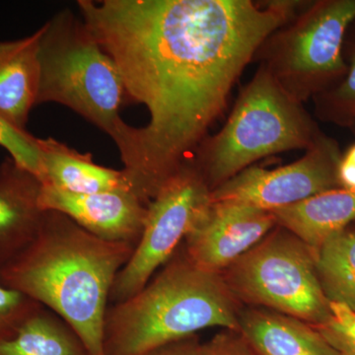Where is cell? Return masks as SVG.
I'll return each mask as SVG.
<instances>
[{"instance_id": "obj_1", "label": "cell", "mask_w": 355, "mask_h": 355, "mask_svg": "<svg viewBox=\"0 0 355 355\" xmlns=\"http://www.w3.org/2000/svg\"><path fill=\"white\" fill-rule=\"evenodd\" d=\"M302 1L79 0L81 18L120 70L149 121L120 151L146 205L191 160L261 43Z\"/></svg>"}, {"instance_id": "obj_2", "label": "cell", "mask_w": 355, "mask_h": 355, "mask_svg": "<svg viewBox=\"0 0 355 355\" xmlns=\"http://www.w3.org/2000/svg\"><path fill=\"white\" fill-rule=\"evenodd\" d=\"M135 248L105 241L69 216L46 210L36 237L0 272V284L53 311L73 329L90 355H104L110 294Z\"/></svg>"}, {"instance_id": "obj_3", "label": "cell", "mask_w": 355, "mask_h": 355, "mask_svg": "<svg viewBox=\"0 0 355 355\" xmlns=\"http://www.w3.org/2000/svg\"><path fill=\"white\" fill-rule=\"evenodd\" d=\"M178 250L141 291L109 306L104 355H144L214 327L238 331L240 302L220 273L202 270L184 247Z\"/></svg>"}, {"instance_id": "obj_4", "label": "cell", "mask_w": 355, "mask_h": 355, "mask_svg": "<svg viewBox=\"0 0 355 355\" xmlns=\"http://www.w3.org/2000/svg\"><path fill=\"white\" fill-rule=\"evenodd\" d=\"M322 135L303 104L259 64L225 125L202 140L191 161L212 191L261 159L307 150Z\"/></svg>"}, {"instance_id": "obj_5", "label": "cell", "mask_w": 355, "mask_h": 355, "mask_svg": "<svg viewBox=\"0 0 355 355\" xmlns=\"http://www.w3.org/2000/svg\"><path fill=\"white\" fill-rule=\"evenodd\" d=\"M41 28L37 105L71 109L111 137L120 151L132 127L121 116L127 94L116 62L71 11H60Z\"/></svg>"}, {"instance_id": "obj_6", "label": "cell", "mask_w": 355, "mask_h": 355, "mask_svg": "<svg viewBox=\"0 0 355 355\" xmlns=\"http://www.w3.org/2000/svg\"><path fill=\"white\" fill-rule=\"evenodd\" d=\"M355 21V0L308 2L259 46L253 62L263 65L301 104L331 90L347 73L343 43Z\"/></svg>"}, {"instance_id": "obj_7", "label": "cell", "mask_w": 355, "mask_h": 355, "mask_svg": "<svg viewBox=\"0 0 355 355\" xmlns=\"http://www.w3.org/2000/svg\"><path fill=\"white\" fill-rule=\"evenodd\" d=\"M240 303L266 308L317 327L331 318L314 250L277 225L220 272Z\"/></svg>"}, {"instance_id": "obj_8", "label": "cell", "mask_w": 355, "mask_h": 355, "mask_svg": "<svg viewBox=\"0 0 355 355\" xmlns=\"http://www.w3.org/2000/svg\"><path fill=\"white\" fill-rule=\"evenodd\" d=\"M210 202L209 187L193 163L187 161L147 205L141 237L116 275L110 302H123L141 291L174 256Z\"/></svg>"}, {"instance_id": "obj_9", "label": "cell", "mask_w": 355, "mask_h": 355, "mask_svg": "<svg viewBox=\"0 0 355 355\" xmlns=\"http://www.w3.org/2000/svg\"><path fill=\"white\" fill-rule=\"evenodd\" d=\"M342 153L338 144L323 135L291 164L275 169L251 166L211 191L212 202H239L272 210L295 205L338 186Z\"/></svg>"}, {"instance_id": "obj_10", "label": "cell", "mask_w": 355, "mask_h": 355, "mask_svg": "<svg viewBox=\"0 0 355 355\" xmlns=\"http://www.w3.org/2000/svg\"><path fill=\"white\" fill-rule=\"evenodd\" d=\"M268 210L239 202H210L184 242L195 265L220 273L277 226Z\"/></svg>"}, {"instance_id": "obj_11", "label": "cell", "mask_w": 355, "mask_h": 355, "mask_svg": "<svg viewBox=\"0 0 355 355\" xmlns=\"http://www.w3.org/2000/svg\"><path fill=\"white\" fill-rule=\"evenodd\" d=\"M40 205L69 216L105 241L137 246L144 231L147 205L132 191L77 195L42 184Z\"/></svg>"}, {"instance_id": "obj_12", "label": "cell", "mask_w": 355, "mask_h": 355, "mask_svg": "<svg viewBox=\"0 0 355 355\" xmlns=\"http://www.w3.org/2000/svg\"><path fill=\"white\" fill-rule=\"evenodd\" d=\"M41 182L10 157L0 164V272L36 237L44 211Z\"/></svg>"}, {"instance_id": "obj_13", "label": "cell", "mask_w": 355, "mask_h": 355, "mask_svg": "<svg viewBox=\"0 0 355 355\" xmlns=\"http://www.w3.org/2000/svg\"><path fill=\"white\" fill-rule=\"evenodd\" d=\"M238 331L259 355H340L312 324L266 308H241Z\"/></svg>"}, {"instance_id": "obj_14", "label": "cell", "mask_w": 355, "mask_h": 355, "mask_svg": "<svg viewBox=\"0 0 355 355\" xmlns=\"http://www.w3.org/2000/svg\"><path fill=\"white\" fill-rule=\"evenodd\" d=\"M42 28L25 38L0 42V120L21 132L37 106Z\"/></svg>"}, {"instance_id": "obj_15", "label": "cell", "mask_w": 355, "mask_h": 355, "mask_svg": "<svg viewBox=\"0 0 355 355\" xmlns=\"http://www.w3.org/2000/svg\"><path fill=\"white\" fill-rule=\"evenodd\" d=\"M42 184L77 195L130 190L121 170L96 164L90 153H80L53 139H39Z\"/></svg>"}, {"instance_id": "obj_16", "label": "cell", "mask_w": 355, "mask_h": 355, "mask_svg": "<svg viewBox=\"0 0 355 355\" xmlns=\"http://www.w3.org/2000/svg\"><path fill=\"white\" fill-rule=\"evenodd\" d=\"M270 212L277 225L316 252L355 220V191L331 189Z\"/></svg>"}, {"instance_id": "obj_17", "label": "cell", "mask_w": 355, "mask_h": 355, "mask_svg": "<svg viewBox=\"0 0 355 355\" xmlns=\"http://www.w3.org/2000/svg\"><path fill=\"white\" fill-rule=\"evenodd\" d=\"M0 355H90L67 322L42 306L10 338L0 340Z\"/></svg>"}, {"instance_id": "obj_18", "label": "cell", "mask_w": 355, "mask_h": 355, "mask_svg": "<svg viewBox=\"0 0 355 355\" xmlns=\"http://www.w3.org/2000/svg\"><path fill=\"white\" fill-rule=\"evenodd\" d=\"M315 254L327 298L355 308V231L347 228L334 235Z\"/></svg>"}, {"instance_id": "obj_19", "label": "cell", "mask_w": 355, "mask_h": 355, "mask_svg": "<svg viewBox=\"0 0 355 355\" xmlns=\"http://www.w3.org/2000/svg\"><path fill=\"white\" fill-rule=\"evenodd\" d=\"M347 73L338 85L313 99L315 114L321 121L343 127H355V21L343 43Z\"/></svg>"}, {"instance_id": "obj_20", "label": "cell", "mask_w": 355, "mask_h": 355, "mask_svg": "<svg viewBox=\"0 0 355 355\" xmlns=\"http://www.w3.org/2000/svg\"><path fill=\"white\" fill-rule=\"evenodd\" d=\"M38 137L21 132L0 120V147L9 157L37 178L41 175V154ZM40 181V180H39Z\"/></svg>"}, {"instance_id": "obj_21", "label": "cell", "mask_w": 355, "mask_h": 355, "mask_svg": "<svg viewBox=\"0 0 355 355\" xmlns=\"http://www.w3.org/2000/svg\"><path fill=\"white\" fill-rule=\"evenodd\" d=\"M41 307L25 294L0 284V340L12 336Z\"/></svg>"}, {"instance_id": "obj_22", "label": "cell", "mask_w": 355, "mask_h": 355, "mask_svg": "<svg viewBox=\"0 0 355 355\" xmlns=\"http://www.w3.org/2000/svg\"><path fill=\"white\" fill-rule=\"evenodd\" d=\"M198 355H259L239 331L223 330L200 345Z\"/></svg>"}, {"instance_id": "obj_23", "label": "cell", "mask_w": 355, "mask_h": 355, "mask_svg": "<svg viewBox=\"0 0 355 355\" xmlns=\"http://www.w3.org/2000/svg\"><path fill=\"white\" fill-rule=\"evenodd\" d=\"M329 306L331 318L324 324L355 338V308L336 301H330Z\"/></svg>"}, {"instance_id": "obj_24", "label": "cell", "mask_w": 355, "mask_h": 355, "mask_svg": "<svg viewBox=\"0 0 355 355\" xmlns=\"http://www.w3.org/2000/svg\"><path fill=\"white\" fill-rule=\"evenodd\" d=\"M200 345V338L195 335L167 343L144 355H198Z\"/></svg>"}, {"instance_id": "obj_25", "label": "cell", "mask_w": 355, "mask_h": 355, "mask_svg": "<svg viewBox=\"0 0 355 355\" xmlns=\"http://www.w3.org/2000/svg\"><path fill=\"white\" fill-rule=\"evenodd\" d=\"M336 176L338 186L355 191V144L340 156Z\"/></svg>"}, {"instance_id": "obj_26", "label": "cell", "mask_w": 355, "mask_h": 355, "mask_svg": "<svg viewBox=\"0 0 355 355\" xmlns=\"http://www.w3.org/2000/svg\"><path fill=\"white\" fill-rule=\"evenodd\" d=\"M352 130H354V132H355V127L352 128Z\"/></svg>"}]
</instances>
